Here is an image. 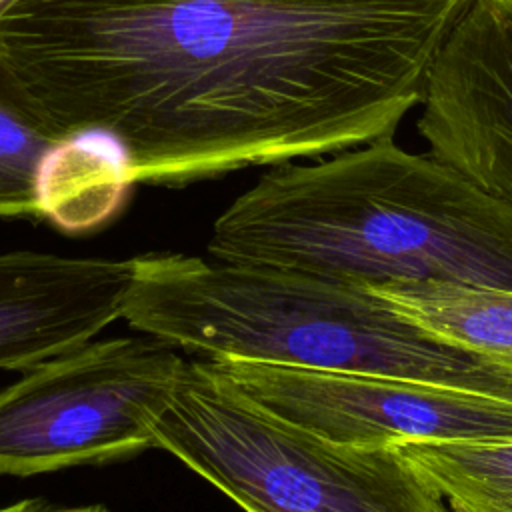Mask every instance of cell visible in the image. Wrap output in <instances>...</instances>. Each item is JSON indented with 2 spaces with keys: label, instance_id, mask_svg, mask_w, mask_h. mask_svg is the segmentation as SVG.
Segmentation results:
<instances>
[{
  "label": "cell",
  "instance_id": "1",
  "mask_svg": "<svg viewBox=\"0 0 512 512\" xmlns=\"http://www.w3.org/2000/svg\"><path fill=\"white\" fill-rule=\"evenodd\" d=\"M468 0H16L0 100L130 182L182 186L394 134Z\"/></svg>",
  "mask_w": 512,
  "mask_h": 512
},
{
  "label": "cell",
  "instance_id": "2",
  "mask_svg": "<svg viewBox=\"0 0 512 512\" xmlns=\"http://www.w3.org/2000/svg\"><path fill=\"white\" fill-rule=\"evenodd\" d=\"M208 254L356 284L512 290V204L388 136L274 164L216 218Z\"/></svg>",
  "mask_w": 512,
  "mask_h": 512
},
{
  "label": "cell",
  "instance_id": "3",
  "mask_svg": "<svg viewBox=\"0 0 512 512\" xmlns=\"http://www.w3.org/2000/svg\"><path fill=\"white\" fill-rule=\"evenodd\" d=\"M122 318L206 360L388 376L512 402V370L406 322L356 282L188 254L134 258Z\"/></svg>",
  "mask_w": 512,
  "mask_h": 512
},
{
  "label": "cell",
  "instance_id": "4",
  "mask_svg": "<svg viewBox=\"0 0 512 512\" xmlns=\"http://www.w3.org/2000/svg\"><path fill=\"white\" fill-rule=\"evenodd\" d=\"M166 450L244 512H448L390 446H348L242 396L188 362L154 426Z\"/></svg>",
  "mask_w": 512,
  "mask_h": 512
},
{
  "label": "cell",
  "instance_id": "5",
  "mask_svg": "<svg viewBox=\"0 0 512 512\" xmlns=\"http://www.w3.org/2000/svg\"><path fill=\"white\" fill-rule=\"evenodd\" d=\"M150 336L86 342L0 390V474L106 464L156 448L154 426L186 368Z\"/></svg>",
  "mask_w": 512,
  "mask_h": 512
},
{
  "label": "cell",
  "instance_id": "6",
  "mask_svg": "<svg viewBox=\"0 0 512 512\" xmlns=\"http://www.w3.org/2000/svg\"><path fill=\"white\" fill-rule=\"evenodd\" d=\"M202 362L260 408L336 444L512 440V402L504 398L388 376L248 360Z\"/></svg>",
  "mask_w": 512,
  "mask_h": 512
},
{
  "label": "cell",
  "instance_id": "7",
  "mask_svg": "<svg viewBox=\"0 0 512 512\" xmlns=\"http://www.w3.org/2000/svg\"><path fill=\"white\" fill-rule=\"evenodd\" d=\"M430 154L512 204V0H468L422 84Z\"/></svg>",
  "mask_w": 512,
  "mask_h": 512
},
{
  "label": "cell",
  "instance_id": "8",
  "mask_svg": "<svg viewBox=\"0 0 512 512\" xmlns=\"http://www.w3.org/2000/svg\"><path fill=\"white\" fill-rule=\"evenodd\" d=\"M134 260L0 252V368L30 370L122 318Z\"/></svg>",
  "mask_w": 512,
  "mask_h": 512
},
{
  "label": "cell",
  "instance_id": "9",
  "mask_svg": "<svg viewBox=\"0 0 512 512\" xmlns=\"http://www.w3.org/2000/svg\"><path fill=\"white\" fill-rule=\"evenodd\" d=\"M360 286L426 334L512 370V290L440 280Z\"/></svg>",
  "mask_w": 512,
  "mask_h": 512
},
{
  "label": "cell",
  "instance_id": "10",
  "mask_svg": "<svg viewBox=\"0 0 512 512\" xmlns=\"http://www.w3.org/2000/svg\"><path fill=\"white\" fill-rule=\"evenodd\" d=\"M390 448L448 512H512V440H412Z\"/></svg>",
  "mask_w": 512,
  "mask_h": 512
},
{
  "label": "cell",
  "instance_id": "11",
  "mask_svg": "<svg viewBox=\"0 0 512 512\" xmlns=\"http://www.w3.org/2000/svg\"><path fill=\"white\" fill-rule=\"evenodd\" d=\"M86 136L62 140L46 158L40 178V212L66 230L104 220L132 184L120 152Z\"/></svg>",
  "mask_w": 512,
  "mask_h": 512
},
{
  "label": "cell",
  "instance_id": "12",
  "mask_svg": "<svg viewBox=\"0 0 512 512\" xmlns=\"http://www.w3.org/2000/svg\"><path fill=\"white\" fill-rule=\"evenodd\" d=\"M56 144L0 100V216H42L40 178Z\"/></svg>",
  "mask_w": 512,
  "mask_h": 512
},
{
  "label": "cell",
  "instance_id": "13",
  "mask_svg": "<svg viewBox=\"0 0 512 512\" xmlns=\"http://www.w3.org/2000/svg\"><path fill=\"white\" fill-rule=\"evenodd\" d=\"M0 512H110L102 504H90V506H76V508H58L52 506L40 498H28L20 500L8 506H0Z\"/></svg>",
  "mask_w": 512,
  "mask_h": 512
},
{
  "label": "cell",
  "instance_id": "14",
  "mask_svg": "<svg viewBox=\"0 0 512 512\" xmlns=\"http://www.w3.org/2000/svg\"><path fill=\"white\" fill-rule=\"evenodd\" d=\"M14 2H16V0H0V16H2Z\"/></svg>",
  "mask_w": 512,
  "mask_h": 512
}]
</instances>
